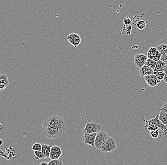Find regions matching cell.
Masks as SVG:
<instances>
[{
	"label": "cell",
	"instance_id": "cell-1",
	"mask_svg": "<svg viewBox=\"0 0 167 165\" xmlns=\"http://www.w3.org/2000/svg\"><path fill=\"white\" fill-rule=\"evenodd\" d=\"M67 128L66 121L59 115L48 116L42 124V131L49 139L55 140L63 136Z\"/></svg>",
	"mask_w": 167,
	"mask_h": 165
},
{
	"label": "cell",
	"instance_id": "cell-2",
	"mask_svg": "<svg viewBox=\"0 0 167 165\" xmlns=\"http://www.w3.org/2000/svg\"><path fill=\"white\" fill-rule=\"evenodd\" d=\"M102 128V125L98 119L90 118L86 123L85 127L83 130V134L98 133Z\"/></svg>",
	"mask_w": 167,
	"mask_h": 165
},
{
	"label": "cell",
	"instance_id": "cell-3",
	"mask_svg": "<svg viewBox=\"0 0 167 165\" xmlns=\"http://www.w3.org/2000/svg\"><path fill=\"white\" fill-rule=\"evenodd\" d=\"M117 148L116 141L111 137L109 136L108 140L101 147L100 150L104 153L111 152Z\"/></svg>",
	"mask_w": 167,
	"mask_h": 165
},
{
	"label": "cell",
	"instance_id": "cell-4",
	"mask_svg": "<svg viewBox=\"0 0 167 165\" xmlns=\"http://www.w3.org/2000/svg\"><path fill=\"white\" fill-rule=\"evenodd\" d=\"M108 137V134L106 132L101 131V132H98L96 135L95 141H94L95 148L100 150L101 147L106 142Z\"/></svg>",
	"mask_w": 167,
	"mask_h": 165
},
{
	"label": "cell",
	"instance_id": "cell-5",
	"mask_svg": "<svg viewBox=\"0 0 167 165\" xmlns=\"http://www.w3.org/2000/svg\"><path fill=\"white\" fill-rule=\"evenodd\" d=\"M151 137L156 141L161 140L163 137H166L167 136V129L159 128L158 129L152 130L150 132Z\"/></svg>",
	"mask_w": 167,
	"mask_h": 165
},
{
	"label": "cell",
	"instance_id": "cell-6",
	"mask_svg": "<svg viewBox=\"0 0 167 165\" xmlns=\"http://www.w3.org/2000/svg\"><path fill=\"white\" fill-rule=\"evenodd\" d=\"M147 59V56L144 54H137L134 58V64L136 66L140 69L144 65Z\"/></svg>",
	"mask_w": 167,
	"mask_h": 165
},
{
	"label": "cell",
	"instance_id": "cell-7",
	"mask_svg": "<svg viewBox=\"0 0 167 165\" xmlns=\"http://www.w3.org/2000/svg\"><path fill=\"white\" fill-rule=\"evenodd\" d=\"M97 133H92L84 134L82 137L83 142L85 144L89 145L94 148H95L94 141H95V137H96Z\"/></svg>",
	"mask_w": 167,
	"mask_h": 165
},
{
	"label": "cell",
	"instance_id": "cell-8",
	"mask_svg": "<svg viewBox=\"0 0 167 165\" xmlns=\"http://www.w3.org/2000/svg\"><path fill=\"white\" fill-rule=\"evenodd\" d=\"M143 121L145 122V123L150 124V125H155L156 126L159 128L167 129V126L163 124L159 119V113L157 114V116L154 118H152V119H149V120H147V119H144Z\"/></svg>",
	"mask_w": 167,
	"mask_h": 165
},
{
	"label": "cell",
	"instance_id": "cell-9",
	"mask_svg": "<svg viewBox=\"0 0 167 165\" xmlns=\"http://www.w3.org/2000/svg\"><path fill=\"white\" fill-rule=\"evenodd\" d=\"M144 77L147 84L151 87H154L156 86L161 81L157 78V77L155 76L154 74H152V75H147V76H144Z\"/></svg>",
	"mask_w": 167,
	"mask_h": 165
},
{
	"label": "cell",
	"instance_id": "cell-10",
	"mask_svg": "<svg viewBox=\"0 0 167 165\" xmlns=\"http://www.w3.org/2000/svg\"><path fill=\"white\" fill-rule=\"evenodd\" d=\"M67 40L70 43L74 46L75 49L80 44L81 41L80 35L75 33L70 34L67 37Z\"/></svg>",
	"mask_w": 167,
	"mask_h": 165
},
{
	"label": "cell",
	"instance_id": "cell-11",
	"mask_svg": "<svg viewBox=\"0 0 167 165\" xmlns=\"http://www.w3.org/2000/svg\"><path fill=\"white\" fill-rule=\"evenodd\" d=\"M139 73L141 77H144L147 75L154 74V71L151 67L144 65L142 68H140Z\"/></svg>",
	"mask_w": 167,
	"mask_h": 165
},
{
	"label": "cell",
	"instance_id": "cell-12",
	"mask_svg": "<svg viewBox=\"0 0 167 165\" xmlns=\"http://www.w3.org/2000/svg\"><path fill=\"white\" fill-rule=\"evenodd\" d=\"M9 84L8 78L5 74H0V91L3 90Z\"/></svg>",
	"mask_w": 167,
	"mask_h": 165
},
{
	"label": "cell",
	"instance_id": "cell-13",
	"mask_svg": "<svg viewBox=\"0 0 167 165\" xmlns=\"http://www.w3.org/2000/svg\"><path fill=\"white\" fill-rule=\"evenodd\" d=\"M161 55L160 54L159 50L157 49V47H151L149 49L148 51L147 56L148 58L152 59L154 57L158 56Z\"/></svg>",
	"mask_w": 167,
	"mask_h": 165
},
{
	"label": "cell",
	"instance_id": "cell-14",
	"mask_svg": "<svg viewBox=\"0 0 167 165\" xmlns=\"http://www.w3.org/2000/svg\"><path fill=\"white\" fill-rule=\"evenodd\" d=\"M42 145V152L43 154L45 155L47 158H49L50 156V151H51V148L52 146L48 145L47 144H41Z\"/></svg>",
	"mask_w": 167,
	"mask_h": 165
},
{
	"label": "cell",
	"instance_id": "cell-15",
	"mask_svg": "<svg viewBox=\"0 0 167 165\" xmlns=\"http://www.w3.org/2000/svg\"><path fill=\"white\" fill-rule=\"evenodd\" d=\"M159 119L163 124L167 125V114L166 112L160 111L159 112Z\"/></svg>",
	"mask_w": 167,
	"mask_h": 165
},
{
	"label": "cell",
	"instance_id": "cell-16",
	"mask_svg": "<svg viewBox=\"0 0 167 165\" xmlns=\"http://www.w3.org/2000/svg\"><path fill=\"white\" fill-rule=\"evenodd\" d=\"M166 64L164 62H162L161 60H160L159 61L156 62V66H155V69H154V71H164V67H165V65Z\"/></svg>",
	"mask_w": 167,
	"mask_h": 165
},
{
	"label": "cell",
	"instance_id": "cell-17",
	"mask_svg": "<svg viewBox=\"0 0 167 165\" xmlns=\"http://www.w3.org/2000/svg\"><path fill=\"white\" fill-rule=\"evenodd\" d=\"M157 48L161 55L167 54V44L161 43L157 46Z\"/></svg>",
	"mask_w": 167,
	"mask_h": 165
},
{
	"label": "cell",
	"instance_id": "cell-18",
	"mask_svg": "<svg viewBox=\"0 0 167 165\" xmlns=\"http://www.w3.org/2000/svg\"><path fill=\"white\" fill-rule=\"evenodd\" d=\"M34 158L36 159H41V158H46V157L43 154L42 151L34 150Z\"/></svg>",
	"mask_w": 167,
	"mask_h": 165
},
{
	"label": "cell",
	"instance_id": "cell-19",
	"mask_svg": "<svg viewBox=\"0 0 167 165\" xmlns=\"http://www.w3.org/2000/svg\"><path fill=\"white\" fill-rule=\"evenodd\" d=\"M144 128L148 132H150L152 130L158 129L159 128L156 126L155 125H150V124H146L145 123V125L144 126Z\"/></svg>",
	"mask_w": 167,
	"mask_h": 165
},
{
	"label": "cell",
	"instance_id": "cell-20",
	"mask_svg": "<svg viewBox=\"0 0 167 165\" xmlns=\"http://www.w3.org/2000/svg\"><path fill=\"white\" fill-rule=\"evenodd\" d=\"M156 62L152 60L151 59L148 58L147 60L146 61L145 65L148 66L149 67H151V68L154 70L155 69V66H156Z\"/></svg>",
	"mask_w": 167,
	"mask_h": 165
},
{
	"label": "cell",
	"instance_id": "cell-21",
	"mask_svg": "<svg viewBox=\"0 0 167 165\" xmlns=\"http://www.w3.org/2000/svg\"><path fill=\"white\" fill-rule=\"evenodd\" d=\"M54 153L62 154V150L61 148L57 146H52L51 148L50 154H54Z\"/></svg>",
	"mask_w": 167,
	"mask_h": 165
},
{
	"label": "cell",
	"instance_id": "cell-22",
	"mask_svg": "<svg viewBox=\"0 0 167 165\" xmlns=\"http://www.w3.org/2000/svg\"><path fill=\"white\" fill-rule=\"evenodd\" d=\"M154 74H155L157 78L161 80H163L165 75V72L162 71H156L154 72Z\"/></svg>",
	"mask_w": 167,
	"mask_h": 165
},
{
	"label": "cell",
	"instance_id": "cell-23",
	"mask_svg": "<svg viewBox=\"0 0 167 165\" xmlns=\"http://www.w3.org/2000/svg\"><path fill=\"white\" fill-rule=\"evenodd\" d=\"M63 164V162L59 159H51V161L48 162V165H61Z\"/></svg>",
	"mask_w": 167,
	"mask_h": 165
},
{
	"label": "cell",
	"instance_id": "cell-24",
	"mask_svg": "<svg viewBox=\"0 0 167 165\" xmlns=\"http://www.w3.org/2000/svg\"><path fill=\"white\" fill-rule=\"evenodd\" d=\"M146 26V24L145 22L143 20H140L137 23V28L139 30H142L144 29Z\"/></svg>",
	"mask_w": 167,
	"mask_h": 165
},
{
	"label": "cell",
	"instance_id": "cell-25",
	"mask_svg": "<svg viewBox=\"0 0 167 165\" xmlns=\"http://www.w3.org/2000/svg\"><path fill=\"white\" fill-rule=\"evenodd\" d=\"M32 150L34 151H41L42 150V145L40 143H36L33 145V146L32 147Z\"/></svg>",
	"mask_w": 167,
	"mask_h": 165
},
{
	"label": "cell",
	"instance_id": "cell-26",
	"mask_svg": "<svg viewBox=\"0 0 167 165\" xmlns=\"http://www.w3.org/2000/svg\"><path fill=\"white\" fill-rule=\"evenodd\" d=\"M62 156V154H57V153H54V154H50L49 158L51 159H59V158Z\"/></svg>",
	"mask_w": 167,
	"mask_h": 165
},
{
	"label": "cell",
	"instance_id": "cell-27",
	"mask_svg": "<svg viewBox=\"0 0 167 165\" xmlns=\"http://www.w3.org/2000/svg\"><path fill=\"white\" fill-rule=\"evenodd\" d=\"M160 60L167 64V54L161 55Z\"/></svg>",
	"mask_w": 167,
	"mask_h": 165
},
{
	"label": "cell",
	"instance_id": "cell-28",
	"mask_svg": "<svg viewBox=\"0 0 167 165\" xmlns=\"http://www.w3.org/2000/svg\"><path fill=\"white\" fill-rule=\"evenodd\" d=\"M123 23L126 25L130 24H131V20L129 18L124 19L123 20Z\"/></svg>",
	"mask_w": 167,
	"mask_h": 165
},
{
	"label": "cell",
	"instance_id": "cell-29",
	"mask_svg": "<svg viewBox=\"0 0 167 165\" xmlns=\"http://www.w3.org/2000/svg\"><path fill=\"white\" fill-rule=\"evenodd\" d=\"M160 111H163L167 114V103L164 104L163 106L160 109Z\"/></svg>",
	"mask_w": 167,
	"mask_h": 165
},
{
	"label": "cell",
	"instance_id": "cell-30",
	"mask_svg": "<svg viewBox=\"0 0 167 165\" xmlns=\"http://www.w3.org/2000/svg\"><path fill=\"white\" fill-rule=\"evenodd\" d=\"M164 81L167 83V73H165V76H164V78H163Z\"/></svg>",
	"mask_w": 167,
	"mask_h": 165
},
{
	"label": "cell",
	"instance_id": "cell-31",
	"mask_svg": "<svg viewBox=\"0 0 167 165\" xmlns=\"http://www.w3.org/2000/svg\"><path fill=\"white\" fill-rule=\"evenodd\" d=\"M163 72H164L165 73H167V64H166L165 65Z\"/></svg>",
	"mask_w": 167,
	"mask_h": 165
},
{
	"label": "cell",
	"instance_id": "cell-32",
	"mask_svg": "<svg viewBox=\"0 0 167 165\" xmlns=\"http://www.w3.org/2000/svg\"><path fill=\"white\" fill-rule=\"evenodd\" d=\"M40 165H48V163L46 162H42V163H40Z\"/></svg>",
	"mask_w": 167,
	"mask_h": 165
},
{
	"label": "cell",
	"instance_id": "cell-33",
	"mask_svg": "<svg viewBox=\"0 0 167 165\" xmlns=\"http://www.w3.org/2000/svg\"><path fill=\"white\" fill-rule=\"evenodd\" d=\"M2 143H3V142H2V140H0V146H1Z\"/></svg>",
	"mask_w": 167,
	"mask_h": 165
}]
</instances>
